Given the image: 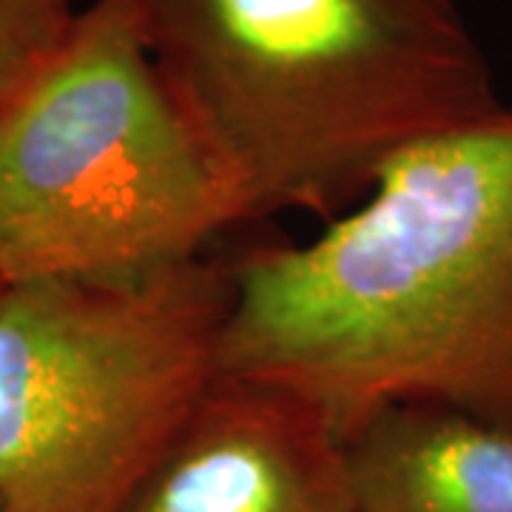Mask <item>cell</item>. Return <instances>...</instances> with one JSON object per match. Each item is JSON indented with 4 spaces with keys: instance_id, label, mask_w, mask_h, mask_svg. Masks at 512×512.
<instances>
[{
    "instance_id": "6da1fadb",
    "label": "cell",
    "mask_w": 512,
    "mask_h": 512,
    "mask_svg": "<svg viewBox=\"0 0 512 512\" xmlns=\"http://www.w3.org/2000/svg\"><path fill=\"white\" fill-rule=\"evenodd\" d=\"M225 262L220 376L291 393L345 441L402 404L512 436V109L399 151L311 242Z\"/></svg>"
},
{
    "instance_id": "7a4b0ae2",
    "label": "cell",
    "mask_w": 512,
    "mask_h": 512,
    "mask_svg": "<svg viewBox=\"0 0 512 512\" xmlns=\"http://www.w3.org/2000/svg\"><path fill=\"white\" fill-rule=\"evenodd\" d=\"M245 220H333L399 151L504 109L458 0H126Z\"/></svg>"
},
{
    "instance_id": "3957f363",
    "label": "cell",
    "mask_w": 512,
    "mask_h": 512,
    "mask_svg": "<svg viewBox=\"0 0 512 512\" xmlns=\"http://www.w3.org/2000/svg\"><path fill=\"white\" fill-rule=\"evenodd\" d=\"M242 222L126 0L77 12L0 103V288L143 279L200 259Z\"/></svg>"
},
{
    "instance_id": "277c9868",
    "label": "cell",
    "mask_w": 512,
    "mask_h": 512,
    "mask_svg": "<svg viewBox=\"0 0 512 512\" xmlns=\"http://www.w3.org/2000/svg\"><path fill=\"white\" fill-rule=\"evenodd\" d=\"M225 256L0 288V512H120L220 379Z\"/></svg>"
},
{
    "instance_id": "5b68a950",
    "label": "cell",
    "mask_w": 512,
    "mask_h": 512,
    "mask_svg": "<svg viewBox=\"0 0 512 512\" xmlns=\"http://www.w3.org/2000/svg\"><path fill=\"white\" fill-rule=\"evenodd\" d=\"M120 512H356L348 447L308 402L220 376Z\"/></svg>"
},
{
    "instance_id": "8992f818",
    "label": "cell",
    "mask_w": 512,
    "mask_h": 512,
    "mask_svg": "<svg viewBox=\"0 0 512 512\" xmlns=\"http://www.w3.org/2000/svg\"><path fill=\"white\" fill-rule=\"evenodd\" d=\"M345 447L356 512H512V436L470 416L387 407Z\"/></svg>"
},
{
    "instance_id": "52a82bcc",
    "label": "cell",
    "mask_w": 512,
    "mask_h": 512,
    "mask_svg": "<svg viewBox=\"0 0 512 512\" xmlns=\"http://www.w3.org/2000/svg\"><path fill=\"white\" fill-rule=\"evenodd\" d=\"M74 15L72 0H0V103L63 43Z\"/></svg>"
}]
</instances>
